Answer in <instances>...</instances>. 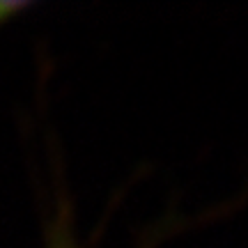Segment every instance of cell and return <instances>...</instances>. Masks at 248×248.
<instances>
[{
	"label": "cell",
	"mask_w": 248,
	"mask_h": 248,
	"mask_svg": "<svg viewBox=\"0 0 248 248\" xmlns=\"http://www.w3.org/2000/svg\"><path fill=\"white\" fill-rule=\"evenodd\" d=\"M48 248H76V241H74L67 218L60 216L53 221V228L48 232Z\"/></svg>",
	"instance_id": "obj_1"
}]
</instances>
